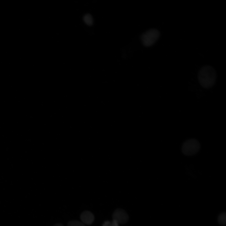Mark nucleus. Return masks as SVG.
Listing matches in <instances>:
<instances>
[{"mask_svg": "<svg viewBox=\"0 0 226 226\" xmlns=\"http://www.w3.org/2000/svg\"><path fill=\"white\" fill-rule=\"evenodd\" d=\"M160 36V33L157 30L152 29L149 30L141 36V40L143 45L146 46H150L154 44Z\"/></svg>", "mask_w": 226, "mask_h": 226, "instance_id": "3", "label": "nucleus"}, {"mask_svg": "<svg viewBox=\"0 0 226 226\" xmlns=\"http://www.w3.org/2000/svg\"><path fill=\"white\" fill-rule=\"evenodd\" d=\"M67 226H85L82 222L76 220H73L69 221L67 224Z\"/></svg>", "mask_w": 226, "mask_h": 226, "instance_id": "8", "label": "nucleus"}, {"mask_svg": "<svg viewBox=\"0 0 226 226\" xmlns=\"http://www.w3.org/2000/svg\"><path fill=\"white\" fill-rule=\"evenodd\" d=\"M119 224L116 221L113 219L111 222L109 221H105L103 224V226H119Z\"/></svg>", "mask_w": 226, "mask_h": 226, "instance_id": "9", "label": "nucleus"}, {"mask_svg": "<svg viewBox=\"0 0 226 226\" xmlns=\"http://www.w3.org/2000/svg\"><path fill=\"white\" fill-rule=\"evenodd\" d=\"M82 222L84 224L90 225L94 219L93 214L90 212L87 211L83 212L80 216Z\"/></svg>", "mask_w": 226, "mask_h": 226, "instance_id": "5", "label": "nucleus"}, {"mask_svg": "<svg viewBox=\"0 0 226 226\" xmlns=\"http://www.w3.org/2000/svg\"><path fill=\"white\" fill-rule=\"evenodd\" d=\"M113 220L116 221L119 224H123L127 222L129 216L126 211L121 208L116 209L112 214Z\"/></svg>", "mask_w": 226, "mask_h": 226, "instance_id": "4", "label": "nucleus"}, {"mask_svg": "<svg viewBox=\"0 0 226 226\" xmlns=\"http://www.w3.org/2000/svg\"><path fill=\"white\" fill-rule=\"evenodd\" d=\"M200 148V144L196 140L191 139L186 141L182 147L183 153L187 156H191L197 153Z\"/></svg>", "mask_w": 226, "mask_h": 226, "instance_id": "2", "label": "nucleus"}, {"mask_svg": "<svg viewBox=\"0 0 226 226\" xmlns=\"http://www.w3.org/2000/svg\"><path fill=\"white\" fill-rule=\"evenodd\" d=\"M83 20L84 22L88 25H91L93 23V19L91 15L89 14H85L83 17Z\"/></svg>", "mask_w": 226, "mask_h": 226, "instance_id": "6", "label": "nucleus"}, {"mask_svg": "<svg viewBox=\"0 0 226 226\" xmlns=\"http://www.w3.org/2000/svg\"><path fill=\"white\" fill-rule=\"evenodd\" d=\"M216 77L215 70L210 66H206L202 67L198 74L199 83L205 88H209L213 86L216 82Z\"/></svg>", "mask_w": 226, "mask_h": 226, "instance_id": "1", "label": "nucleus"}, {"mask_svg": "<svg viewBox=\"0 0 226 226\" xmlns=\"http://www.w3.org/2000/svg\"><path fill=\"white\" fill-rule=\"evenodd\" d=\"M219 223L221 225H224L226 223V214L222 213L220 214L218 218Z\"/></svg>", "mask_w": 226, "mask_h": 226, "instance_id": "7", "label": "nucleus"}, {"mask_svg": "<svg viewBox=\"0 0 226 226\" xmlns=\"http://www.w3.org/2000/svg\"><path fill=\"white\" fill-rule=\"evenodd\" d=\"M53 226H63V225L62 224L58 223H56Z\"/></svg>", "mask_w": 226, "mask_h": 226, "instance_id": "10", "label": "nucleus"}]
</instances>
